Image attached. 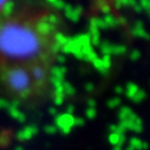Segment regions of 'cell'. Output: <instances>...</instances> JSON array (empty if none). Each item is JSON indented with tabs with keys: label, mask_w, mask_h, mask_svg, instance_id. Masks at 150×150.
<instances>
[{
	"label": "cell",
	"mask_w": 150,
	"mask_h": 150,
	"mask_svg": "<svg viewBox=\"0 0 150 150\" xmlns=\"http://www.w3.org/2000/svg\"><path fill=\"white\" fill-rule=\"evenodd\" d=\"M53 73L46 65L0 67V95L19 105H39L53 91Z\"/></svg>",
	"instance_id": "7a4b0ae2"
},
{
	"label": "cell",
	"mask_w": 150,
	"mask_h": 150,
	"mask_svg": "<svg viewBox=\"0 0 150 150\" xmlns=\"http://www.w3.org/2000/svg\"><path fill=\"white\" fill-rule=\"evenodd\" d=\"M63 20L46 3H11L0 14V67H55L62 48Z\"/></svg>",
	"instance_id": "6da1fadb"
},
{
	"label": "cell",
	"mask_w": 150,
	"mask_h": 150,
	"mask_svg": "<svg viewBox=\"0 0 150 150\" xmlns=\"http://www.w3.org/2000/svg\"><path fill=\"white\" fill-rule=\"evenodd\" d=\"M11 3L13 1H0V14L5 11L6 9L11 5Z\"/></svg>",
	"instance_id": "3957f363"
}]
</instances>
